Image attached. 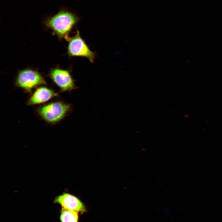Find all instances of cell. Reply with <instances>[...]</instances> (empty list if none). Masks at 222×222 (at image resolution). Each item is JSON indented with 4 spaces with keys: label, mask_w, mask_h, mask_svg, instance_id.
I'll use <instances>...</instances> for the list:
<instances>
[{
    "label": "cell",
    "mask_w": 222,
    "mask_h": 222,
    "mask_svg": "<svg viewBox=\"0 0 222 222\" xmlns=\"http://www.w3.org/2000/svg\"><path fill=\"white\" fill-rule=\"evenodd\" d=\"M49 76L61 92L71 91L77 88L74 80L68 70L58 68L52 69Z\"/></svg>",
    "instance_id": "cell-5"
},
{
    "label": "cell",
    "mask_w": 222,
    "mask_h": 222,
    "mask_svg": "<svg viewBox=\"0 0 222 222\" xmlns=\"http://www.w3.org/2000/svg\"><path fill=\"white\" fill-rule=\"evenodd\" d=\"M76 34L68 40V53L70 57H83L93 63L96 54L92 51L84 40L81 37L80 32L77 30Z\"/></svg>",
    "instance_id": "cell-4"
},
{
    "label": "cell",
    "mask_w": 222,
    "mask_h": 222,
    "mask_svg": "<svg viewBox=\"0 0 222 222\" xmlns=\"http://www.w3.org/2000/svg\"><path fill=\"white\" fill-rule=\"evenodd\" d=\"M79 20V17L75 13L61 10L54 16L47 18L44 24L59 38H64L68 41L69 33Z\"/></svg>",
    "instance_id": "cell-1"
},
{
    "label": "cell",
    "mask_w": 222,
    "mask_h": 222,
    "mask_svg": "<svg viewBox=\"0 0 222 222\" xmlns=\"http://www.w3.org/2000/svg\"><path fill=\"white\" fill-rule=\"evenodd\" d=\"M60 219L61 222H78L79 212L62 208Z\"/></svg>",
    "instance_id": "cell-8"
},
{
    "label": "cell",
    "mask_w": 222,
    "mask_h": 222,
    "mask_svg": "<svg viewBox=\"0 0 222 222\" xmlns=\"http://www.w3.org/2000/svg\"><path fill=\"white\" fill-rule=\"evenodd\" d=\"M54 202L59 204L63 209L73 210L81 213L87 211L85 205L78 197L67 192H64L56 197Z\"/></svg>",
    "instance_id": "cell-6"
},
{
    "label": "cell",
    "mask_w": 222,
    "mask_h": 222,
    "mask_svg": "<svg viewBox=\"0 0 222 222\" xmlns=\"http://www.w3.org/2000/svg\"><path fill=\"white\" fill-rule=\"evenodd\" d=\"M71 109V105L56 101L40 107L37 112L42 119L47 123L54 124L62 120Z\"/></svg>",
    "instance_id": "cell-2"
},
{
    "label": "cell",
    "mask_w": 222,
    "mask_h": 222,
    "mask_svg": "<svg viewBox=\"0 0 222 222\" xmlns=\"http://www.w3.org/2000/svg\"><path fill=\"white\" fill-rule=\"evenodd\" d=\"M46 84L44 79L39 72L30 69L20 71L15 82L16 86L28 93H31L32 89L38 86Z\"/></svg>",
    "instance_id": "cell-3"
},
{
    "label": "cell",
    "mask_w": 222,
    "mask_h": 222,
    "mask_svg": "<svg viewBox=\"0 0 222 222\" xmlns=\"http://www.w3.org/2000/svg\"><path fill=\"white\" fill-rule=\"evenodd\" d=\"M58 96V94L53 90L46 87H40L32 94L27 100V105H31L41 104Z\"/></svg>",
    "instance_id": "cell-7"
}]
</instances>
